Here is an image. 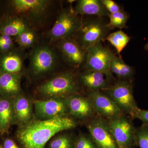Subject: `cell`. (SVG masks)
I'll return each instance as SVG.
<instances>
[{
  "instance_id": "obj_17",
  "label": "cell",
  "mask_w": 148,
  "mask_h": 148,
  "mask_svg": "<svg viewBox=\"0 0 148 148\" xmlns=\"http://www.w3.org/2000/svg\"><path fill=\"white\" fill-rule=\"evenodd\" d=\"M21 76L0 71V95L11 98L20 94Z\"/></svg>"
},
{
  "instance_id": "obj_27",
  "label": "cell",
  "mask_w": 148,
  "mask_h": 148,
  "mask_svg": "<svg viewBox=\"0 0 148 148\" xmlns=\"http://www.w3.org/2000/svg\"><path fill=\"white\" fill-rule=\"evenodd\" d=\"M135 140L140 148H148V123L136 128Z\"/></svg>"
},
{
  "instance_id": "obj_2",
  "label": "cell",
  "mask_w": 148,
  "mask_h": 148,
  "mask_svg": "<svg viewBox=\"0 0 148 148\" xmlns=\"http://www.w3.org/2000/svg\"><path fill=\"white\" fill-rule=\"evenodd\" d=\"M9 3L12 15L24 18L36 30L45 24L52 7V1L49 0H12Z\"/></svg>"
},
{
  "instance_id": "obj_5",
  "label": "cell",
  "mask_w": 148,
  "mask_h": 148,
  "mask_svg": "<svg viewBox=\"0 0 148 148\" xmlns=\"http://www.w3.org/2000/svg\"><path fill=\"white\" fill-rule=\"evenodd\" d=\"M78 89L75 77L71 72L56 75L40 85L37 88L40 94L51 98H65L76 94Z\"/></svg>"
},
{
  "instance_id": "obj_6",
  "label": "cell",
  "mask_w": 148,
  "mask_h": 148,
  "mask_svg": "<svg viewBox=\"0 0 148 148\" xmlns=\"http://www.w3.org/2000/svg\"><path fill=\"white\" fill-rule=\"evenodd\" d=\"M82 22L71 7L63 9L59 12L53 27L48 32L47 36L51 42H55L72 37L80 28Z\"/></svg>"
},
{
  "instance_id": "obj_4",
  "label": "cell",
  "mask_w": 148,
  "mask_h": 148,
  "mask_svg": "<svg viewBox=\"0 0 148 148\" xmlns=\"http://www.w3.org/2000/svg\"><path fill=\"white\" fill-rule=\"evenodd\" d=\"M102 91L111 98L124 114L133 119L140 108L133 95L131 80H120Z\"/></svg>"
},
{
  "instance_id": "obj_10",
  "label": "cell",
  "mask_w": 148,
  "mask_h": 148,
  "mask_svg": "<svg viewBox=\"0 0 148 148\" xmlns=\"http://www.w3.org/2000/svg\"><path fill=\"white\" fill-rule=\"evenodd\" d=\"M86 127L98 148H118L108 121L94 116L89 119Z\"/></svg>"
},
{
  "instance_id": "obj_18",
  "label": "cell",
  "mask_w": 148,
  "mask_h": 148,
  "mask_svg": "<svg viewBox=\"0 0 148 148\" xmlns=\"http://www.w3.org/2000/svg\"><path fill=\"white\" fill-rule=\"evenodd\" d=\"M13 101L14 119L19 124H27L32 118V103L27 97L20 94L15 96Z\"/></svg>"
},
{
  "instance_id": "obj_32",
  "label": "cell",
  "mask_w": 148,
  "mask_h": 148,
  "mask_svg": "<svg viewBox=\"0 0 148 148\" xmlns=\"http://www.w3.org/2000/svg\"><path fill=\"white\" fill-rule=\"evenodd\" d=\"M3 148H20L13 140L6 139L4 142Z\"/></svg>"
},
{
  "instance_id": "obj_9",
  "label": "cell",
  "mask_w": 148,
  "mask_h": 148,
  "mask_svg": "<svg viewBox=\"0 0 148 148\" xmlns=\"http://www.w3.org/2000/svg\"><path fill=\"white\" fill-rule=\"evenodd\" d=\"M108 122L118 148H132L136 144V128L130 117L123 114Z\"/></svg>"
},
{
  "instance_id": "obj_31",
  "label": "cell",
  "mask_w": 148,
  "mask_h": 148,
  "mask_svg": "<svg viewBox=\"0 0 148 148\" xmlns=\"http://www.w3.org/2000/svg\"><path fill=\"white\" fill-rule=\"evenodd\" d=\"M0 42L14 45V41L12 37L7 35H0Z\"/></svg>"
},
{
  "instance_id": "obj_16",
  "label": "cell",
  "mask_w": 148,
  "mask_h": 148,
  "mask_svg": "<svg viewBox=\"0 0 148 148\" xmlns=\"http://www.w3.org/2000/svg\"><path fill=\"white\" fill-rule=\"evenodd\" d=\"M30 28L27 21L17 15H8L0 19V35L15 37Z\"/></svg>"
},
{
  "instance_id": "obj_28",
  "label": "cell",
  "mask_w": 148,
  "mask_h": 148,
  "mask_svg": "<svg viewBox=\"0 0 148 148\" xmlns=\"http://www.w3.org/2000/svg\"><path fill=\"white\" fill-rule=\"evenodd\" d=\"M74 148H98L90 135H81L75 140Z\"/></svg>"
},
{
  "instance_id": "obj_21",
  "label": "cell",
  "mask_w": 148,
  "mask_h": 148,
  "mask_svg": "<svg viewBox=\"0 0 148 148\" xmlns=\"http://www.w3.org/2000/svg\"><path fill=\"white\" fill-rule=\"evenodd\" d=\"M104 74L94 71H86L80 75L81 82L90 91L102 90L108 86Z\"/></svg>"
},
{
  "instance_id": "obj_34",
  "label": "cell",
  "mask_w": 148,
  "mask_h": 148,
  "mask_svg": "<svg viewBox=\"0 0 148 148\" xmlns=\"http://www.w3.org/2000/svg\"><path fill=\"white\" fill-rule=\"evenodd\" d=\"M0 148H3L2 147V146L0 145Z\"/></svg>"
},
{
  "instance_id": "obj_1",
  "label": "cell",
  "mask_w": 148,
  "mask_h": 148,
  "mask_svg": "<svg viewBox=\"0 0 148 148\" xmlns=\"http://www.w3.org/2000/svg\"><path fill=\"white\" fill-rule=\"evenodd\" d=\"M76 122L67 115L31 121L18 130L17 139L23 148H45L56 133L73 129Z\"/></svg>"
},
{
  "instance_id": "obj_25",
  "label": "cell",
  "mask_w": 148,
  "mask_h": 148,
  "mask_svg": "<svg viewBox=\"0 0 148 148\" xmlns=\"http://www.w3.org/2000/svg\"><path fill=\"white\" fill-rule=\"evenodd\" d=\"M108 16L110 22L106 26L110 30L116 28H124L128 19V14L122 10L116 13L110 14Z\"/></svg>"
},
{
  "instance_id": "obj_33",
  "label": "cell",
  "mask_w": 148,
  "mask_h": 148,
  "mask_svg": "<svg viewBox=\"0 0 148 148\" xmlns=\"http://www.w3.org/2000/svg\"><path fill=\"white\" fill-rule=\"evenodd\" d=\"M145 49L146 50H148V42L146 44L145 46Z\"/></svg>"
},
{
  "instance_id": "obj_19",
  "label": "cell",
  "mask_w": 148,
  "mask_h": 148,
  "mask_svg": "<svg viewBox=\"0 0 148 148\" xmlns=\"http://www.w3.org/2000/svg\"><path fill=\"white\" fill-rule=\"evenodd\" d=\"M73 9L74 12L77 15L86 14L101 17L109 16L110 14L101 0H79Z\"/></svg>"
},
{
  "instance_id": "obj_24",
  "label": "cell",
  "mask_w": 148,
  "mask_h": 148,
  "mask_svg": "<svg viewBox=\"0 0 148 148\" xmlns=\"http://www.w3.org/2000/svg\"><path fill=\"white\" fill-rule=\"evenodd\" d=\"M131 38L121 30L109 34L105 40L110 43L116 49L118 55L121 56V53L126 47Z\"/></svg>"
},
{
  "instance_id": "obj_3",
  "label": "cell",
  "mask_w": 148,
  "mask_h": 148,
  "mask_svg": "<svg viewBox=\"0 0 148 148\" xmlns=\"http://www.w3.org/2000/svg\"><path fill=\"white\" fill-rule=\"evenodd\" d=\"M59 61L54 47L47 44H36L29 54V72L36 77L42 76L54 71Z\"/></svg>"
},
{
  "instance_id": "obj_8",
  "label": "cell",
  "mask_w": 148,
  "mask_h": 148,
  "mask_svg": "<svg viewBox=\"0 0 148 148\" xmlns=\"http://www.w3.org/2000/svg\"><path fill=\"white\" fill-rule=\"evenodd\" d=\"M86 51V62L85 68L87 71L102 73L108 79H113L110 65L115 54L110 49L104 46L101 42L88 49Z\"/></svg>"
},
{
  "instance_id": "obj_26",
  "label": "cell",
  "mask_w": 148,
  "mask_h": 148,
  "mask_svg": "<svg viewBox=\"0 0 148 148\" xmlns=\"http://www.w3.org/2000/svg\"><path fill=\"white\" fill-rule=\"evenodd\" d=\"M75 140L69 135H60L53 139L49 148H74Z\"/></svg>"
},
{
  "instance_id": "obj_14",
  "label": "cell",
  "mask_w": 148,
  "mask_h": 148,
  "mask_svg": "<svg viewBox=\"0 0 148 148\" xmlns=\"http://www.w3.org/2000/svg\"><path fill=\"white\" fill-rule=\"evenodd\" d=\"M65 99L69 113L73 116L79 119L89 120L95 116L96 114L89 97L75 94Z\"/></svg>"
},
{
  "instance_id": "obj_20",
  "label": "cell",
  "mask_w": 148,
  "mask_h": 148,
  "mask_svg": "<svg viewBox=\"0 0 148 148\" xmlns=\"http://www.w3.org/2000/svg\"><path fill=\"white\" fill-rule=\"evenodd\" d=\"M0 95V132H7L14 120L13 101Z\"/></svg>"
},
{
  "instance_id": "obj_15",
  "label": "cell",
  "mask_w": 148,
  "mask_h": 148,
  "mask_svg": "<svg viewBox=\"0 0 148 148\" xmlns=\"http://www.w3.org/2000/svg\"><path fill=\"white\" fill-rule=\"evenodd\" d=\"M23 50L14 49L7 53L0 54V71L21 75L24 69Z\"/></svg>"
},
{
  "instance_id": "obj_30",
  "label": "cell",
  "mask_w": 148,
  "mask_h": 148,
  "mask_svg": "<svg viewBox=\"0 0 148 148\" xmlns=\"http://www.w3.org/2000/svg\"><path fill=\"white\" fill-rule=\"evenodd\" d=\"M135 119L140 120L143 123H148V110L139 109L133 117V119Z\"/></svg>"
},
{
  "instance_id": "obj_22",
  "label": "cell",
  "mask_w": 148,
  "mask_h": 148,
  "mask_svg": "<svg viewBox=\"0 0 148 148\" xmlns=\"http://www.w3.org/2000/svg\"><path fill=\"white\" fill-rule=\"evenodd\" d=\"M111 73L114 74L122 80H131L135 74V70L125 64L121 57L114 56L110 65Z\"/></svg>"
},
{
  "instance_id": "obj_11",
  "label": "cell",
  "mask_w": 148,
  "mask_h": 148,
  "mask_svg": "<svg viewBox=\"0 0 148 148\" xmlns=\"http://www.w3.org/2000/svg\"><path fill=\"white\" fill-rule=\"evenodd\" d=\"M88 97L95 114L108 121L124 114L111 98L101 90L90 91Z\"/></svg>"
},
{
  "instance_id": "obj_23",
  "label": "cell",
  "mask_w": 148,
  "mask_h": 148,
  "mask_svg": "<svg viewBox=\"0 0 148 148\" xmlns=\"http://www.w3.org/2000/svg\"><path fill=\"white\" fill-rule=\"evenodd\" d=\"M36 29L30 28L14 37V40L22 50L32 48L36 44Z\"/></svg>"
},
{
  "instance_id": "obj_13",
  "label": "cell",
  "mask_w": 148,
  "mask_h": 148,
  "mask_svg": "<svg viewBox=\"0 0 148 148\" xmlns=\"http://www.w3.org/2000/svg\"><path fill=\"white\" fill-rule=\"evenodd\" d=\"M34 105L37 115L44 120L66 115L69 112L65 98L38 100L35 101Z\"/></svg>"
},
{
  "instance_id": "obj_7",
  "label": "cell",
  "mask_w": 148,
  "mask_h": 148,
  "mask_svg": "<svg viewBox=\"0 0 148 148\" xmlns=\"http://www.w3.org/2000/svg\"><path fill=\"white\" fill-rule=\"evenodd\" d=\"M99 18L82 21L80 28L75 34L76 38L75 39L85 51L105 40L110 31L106 26L107 24H104Z\"/></svg>"
},
{
  "instance_id": "obj_29",
  "label": "cell",
  "mask_w": 148,
  "mask_h": 148,
  "mask_svg": "<svg viewBox=\"0 0 148 148\" xmlns=\"http://www.w3.org/2000/svg\"><path fill=\"white\" fill-rule=\"evenodd\" d=\"M101 1L110 14L116 13L121 10L119 5L112 0H101Z\"/></svg>"
},
{
  "instance_id": "obj_12",
  "label": "cell",
  "mask_w": 148,
  "mask_h": 148,
  "mask_svg": "<svg viewBox=\"0 0 148 148\" xmlns=\"http://www.w3.org/2000/svg\"><path fill=\"white\" fill-rule=\"evenodd\" d=\"M55 43L56 47L67 64L75 68L81 65L84 60L86 51L80 46L75 38L69 37Z\"/></svg>"
}]
</instances>
